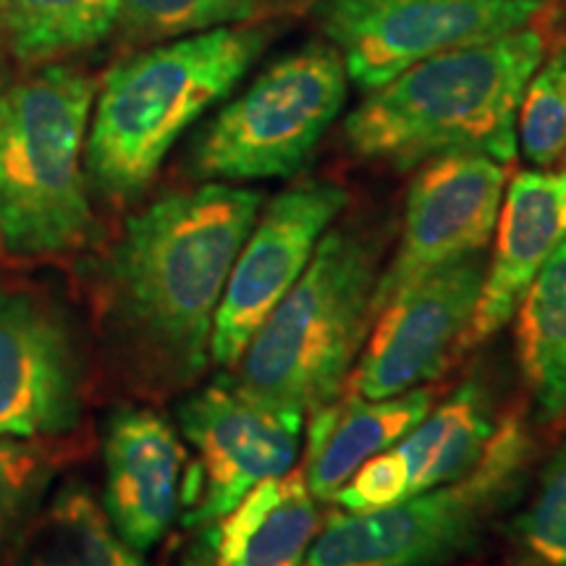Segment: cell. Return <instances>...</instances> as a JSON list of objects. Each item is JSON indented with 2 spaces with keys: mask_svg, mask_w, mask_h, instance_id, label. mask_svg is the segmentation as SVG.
Here are the masks:
<instances>
[{
  "mask_svg": "<svg viewBox=\"0 0 566 566\" xmlns=\"http://www.w3.org/2000/svg\"><path fill=\"white\" fill-rule=\"evenodd\" d=\"M263 195L226 181L163 195L134 212L95 268L103 334L126 378L174 394L202 378L226 281Z\"/></svg>",
  "mask_w": 566,
  "mask_h": 566,
  "instance_id": "obj_1",
  "label": "cell"
},
{
  "mask_svg": "<svg viewBox=\"0 0 566 566\" xmlns=\"http://www.w3.org/2000/svg\"><path fill=\"white\" fill-rule=\"evenodd\" d=\"M548 53L541 27L433 55L367 92L344 122L352 153L412 171L449 153H480L509 166L516 158V113Z\"/></svg>",
  "mask_w": 566,
  "mask_h": 566,
  "instance_id": "obj_2",
  "label": "cell"
},
{
  "mask_svg": "<svg viewBox=\"0 0 566 566\" xmlns=\"http://www.w3.org/2000/svg\"><path fill=\"white\" fill-rule=\"evenodd\" d=\"M273 38L268 21L218 27L118 61L92 105L90 187L116 205L145 192L176 142L237 90Z\"/></svg>",
  "mask_w": 566,
  "mask_h": 566,
  "instance_id": "obj_3",
  "label": "cell"
},
{
  "mask_svg": "<svg viewBox=\"0 0 566 566\" xmlns=\"http://www.w3.org/2000/svg\"><path fill=\"white\" fill-rule=\"evenodd\" d=\"M97 84L69 63L0 82V258H66L95 239L84 166Z\"/></svg>",
  "mask_w": 566,
  "mask_h": 566,
  "instance_id": "obj_4",
  "label": "cell"
},
{
  "mask_svg": "<svg viewBox=\"0 0 566 566\" xmlns=\"http://www.w3.org/2000/svg\"><path fill=\"white\" fill-rule=\"evenodd\" d=\"M378 275L380 250L367 233L325 231L300 281L231 367L237 386L304 417L336 401L373 325Z\"/></svg>",
  "mask_w": 566,
  "mask_h": 566,
  "instance_id": "obj_5",
  "label": "cell"
},
{
  "mask_svg": "<svg viewBox=\"0 0 566 566\" xmlns=\"http://www.w3.org/2000/svg\"><path fill=\"white\" fill-rule=\"evenodd\" d=\"M535 438L522 415H506L467 475L373 512H336L304 566H449L483 546L501 514L525 491Z\"/></svg>",
  "mask_w": 566,
  "mask_h": 566,
  "instance_id": "obj_6",
  "label": "cell"
},
{
  "mask_svg": "<svg viewBox=\"0 0 566 566\" xmlns=\"http://www.w3.org/2000/svg\"><path fill=\"white\" fill-rule=\"evenodd\" d=\"M349 74L328 40L281 53L197 134L189 153L202 181L289 179L344 111Z\"/></svg>",
  "mask_w": 566,
  "mask_h": 566,
  "instance_id": "obj_7",
  "label": "cell"
},
{
  "mask_svg": "<svg viewBox=\"0 0 566 566\" xmlns=\"http://www.w3.org/2000/svg\"><path fill=\"white\" fill-rule=\"evenodd\" d=\"M176 417L195 451L181 493L189 530L229 514L254 485L289 475L300 459L304 415L254 399L233 378L197 388Z\"/></svg>",
  "mask_w": 566,
  "mask_h": 566,
  "instance_id": "obj_8",
  "label": "cell"
},
{
  "mask_svg": "<svg viewBox=\"0 0 566 566\" xmlns=\"http://www.w3.org/2000/svg\"><path fill=\"white\" fill-rule=\"evenodd\" d=\"M546 0H317L315 19L346 74L373 92L433 55L522 30Z\"/></svg>",
  "mask_w": 566,
  "mask_h": 566,
  "instance_id": "obj_9",
  "label": "cell"
},
{
  "mask_svg": "<svg viewBox=\"0 0 566 566\" xmlns=\"http://www.w3.org/2000/svg\"><path fill=\"white\" fill-rule=\"evenodd\" d=\"M504 192L506 166L488 155L449 153L422 163L409 184L399 244L378 275L373 321L417 281L483 252Z\"/></svg>",
  "mask_w": 566,
  "mask_h": 566,
  "instance_id": "obj_10",
  "label": "cell"
},
{
  "mask_svg": "<svg viewBox=\"0 0 566 566\" xmlns=\"http://www.w3.org/2000/svg\"><path fill=\"white\" fill-rule=\"evenodd\" d=\"M346 200L349 197L338 184L307 179L273 197L271 205L260 210L218 304L210 363L226 370L239 363L265 317L300 281Z\"/></svg>",
  "mask_w": 566,
  "mask_h": 566,
  "instance_id": "obj_11",
  "label": "cell"
},
{
  "mask_svg": "<svg viewBox=\"0 0 566 566\" xmlns=\"http://www.w3.org/2000/svg\"><path fill=\"white\" fill-rule=\"evenodd\" d=\"M483 275L480 252L430 273L388 302L367 331L344 391L391 399L436 380L467 346Z\"/></svg>",
  "mask_w": 566,
  "mask_h": 566,
  "instance_id": "obj_12",
  "label": "cell"
},
{
  "mask_svg": "<svg viewBox=\"0 0 566 566\" xmlns=\"http://www.w3.org/2000/svg\"><path fill=\"white\" fill-rule=\"evenodd\" d=\"M84 363L59 302L0 283V436L66 438L82 420Z\"/></svg>",
  "mask_w": 566,
  "mask_h": 566,
  "instance_id": "obj_13",
  "label": "cell"
},
{
  "mask_svg": "<svg viewBox=\"0 0 566 566\" xmlns=\"http://www.w3.org/2000/svg\"><path fill=\"white\" fill-rule=\"evenodd\" d=\"M499 428L485 380H464L391 449L354 472L334 499L344 512H373L454 483L480 462Z\"/></svg>",
  "mask_w": 566,
  "mask_h": 566,
  "instance_id": "obj_14",
  "label": "cell"
},
{
  "mask_svg": "<svg viewBox=\"0 0 566 566\" xmlns=\"http://www.w3.org/2000/svg\"><path fill=\"white\" fill-rule=\"evenodd\" d=\"M103 509L116 533L145 554L181 514L187 446L150 407H122L105 422Z\"/></svg>",
  "mask_w": 566,
  "mask_h": 566,
  "instance_id": "obj_15",
  "label": "cell"
},
{
  "mask_svg": "<svg viewBox=\"0 0 566 566\" xmlns=\"http://www.w3.org/2000/svg\"><path fill=\"white\" fill-rule=\"evenodd\" d=\"M566 239V171L516 174L501 200L493 252L467 344H483L504 331L537 273Z\"/></svg>",
  "mask_w": 566,
  "mask_h": 566,
  "instance_id": "obj_16",
  "label": "cell"
},
{
  "mask_svg": "<svg viewBox=\"0 0 566 566\" xmlns=\"http://www.w3.org/2000/svg\"><path fill=\"white\" fill-rule=\"evenodd\" d=\"M321 533L317 501L302 470L265 480L197 537L184 566H304Z\"/></svg>",
  "mask_w": 566,
  "mask_h": 566,
  "instance_id": "obj_17",
  "label": "cell"
},
{
  "mask_svg": "<svg viewBox=\"0 0 566 566\" xmlns=\"http://www.w3.org/2000/svg\"><path fill=\"white\" fill-rule=\"evenodd\" d=\"M433 388H415L391 399H363L344 391L307 415L302 472L315 501L334 504L354 472L407 436L433 409Z\"/></svg>",
  "mask_w": 566,
  "mask_h": 566,
  "instance_id": "obj_18",
  "label": "cell"
},
{
  "mask_svg": "<svg viewBox=\"0 0 566 566\" xmlns=\"http://www.w3.org/2000/svg\"><path fill=\"white\" fill-rule=\"evenodd\" d=\"M522 380L541 422L566 420V239L512 317Z\"/></svg>",
  "mask_w": 566,
  "mask_h": 566,
  "instance_id": "obj_19",
  "label": "cell"
},
{
  "mask_svg": "<svg viewBox=\"0 0 566 566\" xmlns=\"http://www.w3.org/2000/svg\"><path fill=\"white\" fill-rule=\"evenodd\" d=\"M11 566H153L132 548L87 485L69 483L17 537Z\"/></svg>",
  "mask_w": 566,
  "mask_h": 566,
  "instance_id": "obj_20",
  "label": "cell"
},
{
  "mask_svg": "<svg viewBox=\"0 0 566 566\" xmlns=\"http://www.w3.org/2000/svg\"><path fill=\"white\" fill-rule=\"evenodd\" d=\"M116 27L118 0H0V48L24 69L63 63Z\"/></svg>",
  "mask_w": 566,
  "mask_h": 566,
  "instance_id": "obj_21",
  "label": "cell"
},
{
  "mask_svg": "<svg viewBox=\"0 0 566 566\" xmlns=\"http://www.w3.org/2000/svg\"><path fill=\"white\" fill-rule=\"evenodd\" d=\"M289 11L283 0H118V27L134 42H163L218 27L258 24Z\"/></svg>",
  "mask_w": 566,
  "mask_h": 566,
  "instance_id": "obj_22",
  "label": "cell"
},
{
  "mask_svg": "<svg viewBox=\"0 0 566 566\" xmlns=\"http://www.w3.org/2000/svg\"><path fill=\"white\" fill-rule=\"evenodd\" d=\"M66 462L61 438L0 436V551L24 533Z\"/></svg>",
  "mask_w": 566,
  "mask_h": 566,
  "instance_id": "obj_23",
  "label": "cell"
},
{
  "mask_svg": "<svg viewBox=\"0 0 566 566\" xmlns=\"http://www.w3.org/2000/svg\"><path fill=\"white\" fill-rule=\"evenodd\" d=\"M516 147L537 168L556 166L566 155V45L543 59L522 95Z\"/></svg>",
  "mask_w": 566,
  "mask_h": 566,
  "instance_id": "obj_24",
  "label": "cell"
},
{
  "mask_svg": "<svg viewBox=\"0 0 566 566\" xmlns=\"http://www.w3.org/2000/svg\"><path fill=\"white\" fill-rule=\"evenodd\" d=\"M516 537L533 564L566 566V438L543 467L533 501L516 520Z\"/></svg>",
  "mask_w": 566,
  "mask_h": 566,
  "instance_id": "obj_25",
  "label": "cell"
},
{
  "mask_svg": "<svg viewBox=\"0 0 566 566\" xmlns=\"http://www.w3.org/2000/svg\"><path fill=\"white\" fill-rule=\"evenodd\" d=\"M283 3L289 6V9H292V6H296V3H302V0H283Z\"/></svg>",
  "mask_w": 566,
  "mask_h": 566,
  "instance_id": "obj_26",
  "label": "cell"
},
{
  "mask_svg": "<svg viewBox=\"0 0 566 566\" xmlns=\"http://www.w3.org/2000/svg\"><path fill=\"white\" fill-rule=\"evenodd\" d=\"M533 566H541V564H533Z\"/></svg>",
  "mask_w": 566,
  "mask_h": 566,
  "instance_id": "obj_27",
  "label": "cell"
}]
</instances>
